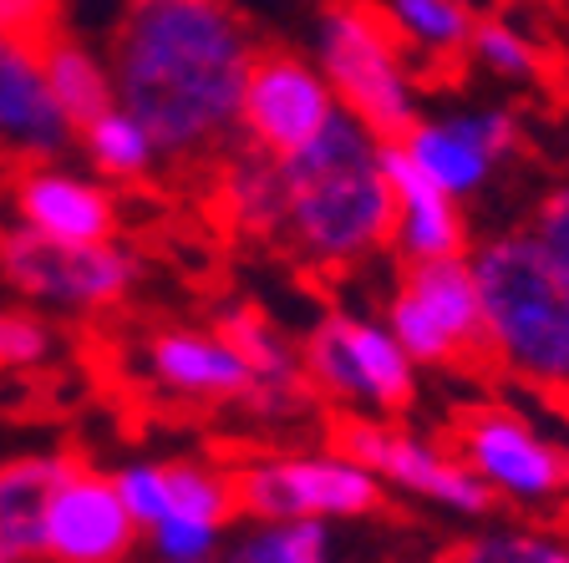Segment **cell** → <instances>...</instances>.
<instances>
[{
	"mask_svg": "<svg viewBox=\"0 0 569 563\" xmlns=\"http://www.w3.org/2000/svg\"><path fill=\"white\" fill-rule=\"evenodd\" d=\"M468 57L498 77V82H539V71H545V57H539V41L523 31L519 21L509 16H488V21H473V41H468Z\"/></svg>",
	"mask_w": 569,
	"mask_h": 563,
	"instance_id": "obj_27",
	"label": "cell"
},
{
	"mask_svg": "<svg viewBox=\"0 0 569 563\" xmlns=\"http://www.w3.org/2000/svg\"><path fill=\"white\" fill-rule=\"evenodd\" d=\"M112 87L158 153L193 163L239 128L254 47L229 0H128L112 31Z\"/></svg>",
	"mask_w": 569,
	"mask_h": 563,
	"instance_id": "obj_1",
	"label": "cell"
},
{
	"mask_svg": "<svg viewBox=\"0 0 569 563\" xmlns=\"http://www.w3.org/2000/svg\"><path fill=\"white\" fill-rule=\"evenodd\" d=\"M300 365L320 401L346 416H402L417 406V365L381 315L331 310L306 330Z\"/></svg>",
	"mask_w": 569,
	"mask_h": 563,
	"instance_id": "obj_5",
	"label": "cell"
},
{
	"mask_svg": "<svg viewBox=\"0 0 569 563\" xmlns=\"http://www.w3.org/2000/svg\"><path fill=\"white\" fill-rule=\"evenodd\" d=\"M142 529L132 523L118 482L92 472L82 458L51 487L41 523V559L51 563H132Z\"/></svg>",
	"mask_w": 569,
	"mask_h": 563,
	"instance_id": "obj_13",
	"label": "cell"
},
{
	"mask_svg": "<svg viewBox=\"0 0 569 563\" xmlns=\"http://www.w3.org/2000/svg\"><path fill=\"white\" fill-rule=\"evenodd\" d=\"M77 142H82L87 163L97 168V178H112V183H138V178H148L158 168V158H163L153 132L118 102L107 107V112H97L87 128H77Z\"/></svg>",
	"mask_w": 569,
	"mask_h": 563,
	"instance_id": "obj_23",
	"label": "cell"
},
{
	"mask_svg": "<svg viewBox=\"0 0 569 563\" xmlns=\"http://www.w3.org/2000/svg\"><path fill=\"white\" fill-rule=\"evenodd\" d=\"M16 223L57 244H107L118 239V193L102 178L57 163H26L11 183Z\"/></svg>",
	"mask_w": 569,
	"mask_h": 563,
	"instance_id": "obj_14",
	"label": "cell"
},
{
	"mask_svg": "<svg viewBox=\"0 0 569 563\" xmlns=\"http://www.w3.org/2000/svg\"><path fill=\"white\" fill-rule=\"evenodd\" d=\"M448 446L493 493V503L523 513H549L569 503V452L503 401H468L448 426Z\"/></svg>",
	"mask_w": 569,
	"mask_h": 563,
	"instance_id": "obj_8",
	"label": "cell"
},
{
	"mask_svg": "<svg viewBox=\"0 0 569 563\" xmlns=\"http://www.w3.org/2000/svg\"><path fill=\"white\" fill-rule=\"evenodd\" d=\"M316 67L326 71L341 112L381 142L402 138L417 122V77L397 47L387 16L361 0H331L316 21Z\"/></svg>",
	"mask_w": 569,
	"mask_h": 563,
	"instance_id": "obj_4",
	"label": "cell"
},
{
	"mask_svg": "<svg viewBox=\"0 0 569 563\" xmlns=\"http://www.w3.org/2000/svg\"><path fill=\"white\" fill-rule=\"evenodd\" d=\"M523 234H529L533 249H539V254L569 280V183H555L545 199L533 203Z\"/></svg>",
	"mask_w": 569,
	"mask_h": 563,
	"instance_id": "obj_30",
	"label": "cell"
},
{
	"mask_svg": "<svg viewBox=\"0 0 569 563\" xmlns=\"http://www.w3.org/2000/svg\"><path fill=\"white\" fill-rule=\"evenodd\" d=\"M483 305V365L523 391L565 401L569 391V280L523 229L468 249Z\"/></svg>",
	"mask_w": 569,
	"mask_h": 563,
	"instance_id": "obj_3",
	"label": "cell"
},
{
	"mask_svg": "<svg viewBox=\"0 0 569 563\" xmlns=\"http://www.w3.org/2000/svg\"><path fill=\"white\" fill-rule=\"evenodd\" d=\"M41 71H47V87L57 97V107L67 112L71 128H87L97 112L118 102V87H112V61L102 51H92L82 36L71 31H47L41 41Z\"/></svg>",
	"mask_w": 569,
	"mask_h": 563,
	"instance_id": "obj_21",
	"label": "cell"
},
{
	"mask_svg": "<svg viewBox=\"0 0 569 563\" xmlns=\"http://www.w3.org/2000/svg\"><path fill=\"white\" fill-rule=\"evenodd\" d=\"M47 31H57V0H0V36L41 41Z\"/></svg>",
	"mask_w": 569,
	"mask_h": 563,
	"instance_id": "obj_31",
	"label": "cell"
},
{
	"mask_svg": "<svg viewBox=\"0 0 569 563\" xmlns=\"http://www.w3.org/2000/svg\"><path fill=\"white\" fill-rule=\"evenodd\" d=\"M234 472V503L249 523H284V517H316V523H351L371 517L387 503V487L371 477L341 446L326 452H254L229 462Z\"/></svg>",
	"mask_w": 569,
	"mask_h": 563,
	"instance_id": "obj_6",
	"label": "cell"
},
{
	"mask_svg": "<svg viewBox=\"0 0 569 563\" xmlns=\"http://www.w3.org/2000/svg\"><path fill=\"white\" fill-rule=\"evenodd\" d=\"M331 446L356 458L391 493L432 503L458 517L493 513V493L462 468L458 452H448V442L412 432V426L391 422V416H341L331 426Z\"/></svg>",
	"mask_w": 569,
	"mask_h": 563,
	"instance_id": "obj_10",
	"label": "cell"
},
{
	"mask_svg": "<svg viewBox=\"0 0 569 563\" xmlns=\"http://www.w3.org/2000/svg\"><path fill=\"white\" fill-rule=\"evenodd\" d=\"M565 401H569V391H565Z\"/></svg>",
	"mask_w": 569,
	"mask_h": 563,
	"instance_id": "obj_33",
	"label": "cell"
},
{
	"mask_svg": "<svg viewBox=\"0 0 569 563\" xmlns=\"http://www.w3.org/2000/svg\"><path fill=\"white\" fill-rule=\"evenodd\" d=\"M213 325L229 335L239 355L249 365V396H244V411L249 416H264V422H296L300 411L316 401L306 381V365H300V345L264 315L260 305H224Z\"/></svg>",
	"mask_w": 569,
	"mask_h": 563,
	"instance_id": "obj_18",
	"label": "cell"
},
{
	"mask_svg": "<svg viewBox=\"0 0 569 563\" xmlns=\"http://www.w3.org/2000/svg\"><path fill=\"white\" fill-rule=\"evenodd\" d=\"M57 351V330L36 310H0V371H31V365L51 361Z\"/></svg>",
	"mask_w": 569,
	"mask_h": 563,
	"instance_id": "obj_29",
	"label": "cell"
},
{
	"mask_svg": "<svg viewBox=\"0 0 569 563\" xmlns=\"http://www.w3.org/2000/svg\"><path fill=\"white\" fill-rule=\"evenodd\" d=\"M0 563H11V559H6V549H0Z\"/></svg>",
	"mask_w": 569,
	"mask_h": 563,
	"instance_id": "obj_32",
	"label": "cell"
},
{
	"mask_svg": "<svg viewBox=\"0 0 569 563\" xmlns=\"http://www.w3.org/2000/svg\"><path fill=\"white\" fill-rule=\"evenodd\" d=\"M412 158V168L438 188L442 199L462 203L483 193L488 178L513 158L519 148V118L509 107H462V112H438L417 118L402 138H391Z\"/></svg>",
	"mask_w": 569,
	"mask_h": 563,
	"instance_id": "obj_11",
	"label": "cell"
},
{
	"mask_svg": "<svg viewBox=\"0 0 569 563\" xmlns=\"http://www.w3.org/2000/svg\"><path fill=\"white\" fill-rule=\"evenodd\" d=\"M381 173H387L391 203H397V219H391V249L402 254V264L468 254L473 239H468L462 203L442 199L438 188L417 173L412 158H407L397 142H381Z\"/></svg>",
	"mask_w": 569,
	"mask_h": 563,
	"instance_id": "obj_19",
	"label": "cell"
},
{
	"mask_svg": "<svg viewBox=\"0 0 569 563\" xmlns=\"http://www.w3.org/2000/svg\"><path fill=\"white\" fill-rule=\"evenodd\" d=\"M391 36L407 57L422 61H448L468 57V41H473V21L478 16L468 11V0H387L381 6Z\"/></svg>",
	"mask_w": 569,
	"mask_h": 563,
	"instance_id": "obj_22",
	"label": "cell"
},
{
	"mask_svg": "<svg viewBox=\"0 0 569 563\" xmlns=\"http://www.w3.org/2000/svg\"><path fill=\"white\" fill-rule=\"evenodd\" d=\"M142 539L153 549V563H219V553H224V529L193 523V517H163Z\"/></svg>",
	"mask_w": 569,
	"mask_h": 563,
	"instance_id": "obj_28",
	"label": "cell"
},
{
	"mask_svg": "<svg viewBox=\"0 0 569 563\" xmlns=\"http://www.w3.org/2000/svg\"><path fill=\"white\" fill-rule=\"evenodd\" d=\"M219 563H336L331 523H316V517L249 523L239 539L224 543Z\"/></svg>",
	"mask_w": 569,
	"mask_h": 563,
	"instance_id": "obj_25",
	"label": "cell"
},
{
	"mask_svg": "<svg viewBox=\"0 0 569 563\" xmlns=\"http://www.w3.org/2000/svg\"><path fill=\"white\" fill-rule=\"evenodd\" d=\"M280 178V239L300 264L320 274H341L391 249V203L381 173V138L336 112L306 148L274 158Z\"/></svg>",
	"mask_w": 569,
	"mask_h": 563,
	"instance_id": "obj_2",
	"label": "cell"
},
{
	"mask_svg": "<svg viewBox=\"0 0 569 563\" xmlns=\"http://www.w3.org/2000/svg\"><path fill=\"white\" fill-rule=\"evenodd\" d=\"M142 371L158 391L203 406H244L249 365L219 325H158L142 341Z\"/></svg>",
	"mask_w": 569,
	"mask_h": 563,
	"instance_id": "obj_15",
	"label": "cell"
},
{
	"mask_svg": "<svg viewBox=\"0 0 569 563\" xmlns=\"http://www.w3.org/2000/svg\"><path fill=\"white\" fill-rule=\"evenodd\" d=\"M112 482H118L122 503L142 533L163 517H193V523H219V529H229L239 517L229 462H128L112 472Z\"/></svg>",
	"mask_w": 569,
	"mask_h": 563,
	"instance_id": "obj_16",
	"label": "cell"
},
{
	"mask_svg": "<svg viewBox=\"0 0 569 563\" xmlns=\"http://www.w3.org/2000/svg\"><path fill=\"white\" fill-rule=\"evenodd\" d=\"M0 280L21 300L71 315H97V310L122 305L142 280V259L122 249L118 239L107 244H57L31 229H6L0 234Z\"/></svg>",
	"mask_w": 569,
	"mask_h": 563,
	"instance_id": "obj_9",
	"label": "cell"
},
{
	"mask_svg": "<svg viewBox=\"0 0 569 563\" xmlns=\"http://www.w3.org/2000/svg\"><path fill=\"white\" fill-rule=\"evenodd\" d=\"M442 563H569V533L539 523H493L458 539Z\"/></svg>",
	"mask_w": 569,
	"mask_h": 563,
	"instance_id": "obj_26",
	"label": "cell"
},
{
	"mask_svg": "<svg viewBox=\"0 0 569 563\" xmlns=\"http://www.w3.org/2000/svg\"><path fill=\"white\" fill-rule=\"evenodd\" d=\"M387 330L397 335L417 371H468L483 365V305L468 254L402 264L391 280Z\"/></svg>",
	"mask_w": 569,
	"mask_h": 563,
	"instance_id": "obj_7",
	"label": "cell"
},
{
	"mask_svg": "<svg viewBox=\"0 0 569 563\" xmlns=\"http://www.w3.org/2000/svg\"><path fill=\"white\" fill-rule=\"evenodd\" d=\"M77 462V452H47V458H11L0 468V549L11 563L41 559V523H47L51 487Z\"/></svg>",
	"mask_w": 569,
	"mask_h": 563,
	"instance_id": "obj_20",
	"label": "cell"
},
{
	"mask_svg": "<svg viewBox=\"0 0 569 563\" xmlns=\"http://www.w3.org/2000/svg\"><path fill=\"white\" fill-rule=\"evenodd\" d=\"M219 203H224L229 223L249 239H274L280 229V178H274L270 153H244L224 168L219 178Z\"/></svg>",
	"mask_w": 569,
	"mask_h": 563,
	"instance_id": "obj_24",
	"label": "cell"
},
{
	"mask_svg": "<svg viewBox=\"0 0 569 563\" xmlns=\"http://www.w3.org/2000/svg\"><path fill=\"white\" fill-rule=\"evenodd\" d=\"M77 142V128L57 107L41 71V47L0 36V153L16 163H57Z\"/></svg>",
	"mask_w": 569,
	"mask_h": 563,
	"instance_id": "obj_17",
	"label": "cell"
},
{
	"mask_svg": "<svg viewBox=\"0 0 569 563\" xmlns=\"http://www.w3.org/2000/svg\"><path fill=\"white\" fill-rule=\"evenodd\" d=\"M341 112L326 71L300 51H254L239 97V132L249 148L270 158H284L306 148L326 122Z\"/></svg>",
	"mask_w": 569,
	"mask_h": 563,
	"instance_id": "obj_12",
	"label": "cell"
}]
</instances>
